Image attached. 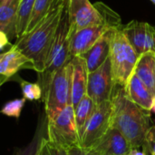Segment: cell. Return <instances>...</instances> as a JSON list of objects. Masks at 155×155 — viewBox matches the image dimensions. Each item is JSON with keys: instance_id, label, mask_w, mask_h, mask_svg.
Listing matches in <instances>:
<instances>
[{"instance_id": "cell-1", "label": "cell", "mask_w": 155, "mask_h": 155, "mask_svg": "<svg viewBox=\"0 0 155 155\" xmlns=\"http://www.w3.org/2000/svg\"><path fill=\"white\" fill-rule=\"evenodd\" d=\"M65 1L54 0L47 15L32 30L18 38L15 45L31 61L33 69L38 74L45 68Z\"/></svg>"}, {"instance_id": "cell-2", "label": "cell", "mask_w": 155, "mask_h": 155, "mask_svg": "<svg viewBox=\"0 0 155 155\" xmlns=\"http://www.w3.org/2000/svg\"><path fill=\"white\" fill-rule=\"evenodd\" d=\"M111 127L119 130L131 144L132 149L143 148L150 128V115L126 94L124 86L114 84L111 96Z\"/></svg>"}, {"instance_id": "cell-3", "label": "cell", "mask_w": 155, "mask_h": 155, "mask_svg": "<svg viewBox=\"0 0 155 155\" xmlns=\"http://www.w3.org/2000/svg\"><path fill=\"white\" fill-rule=\"evenodd\" d=\"M120 26L114 31L109 59L114 84L125 86L134 74L139 56L130 45Z\"/></svg>"}, {"instance_id": "cell-4", "label": "cell", "mask_w": 155, "mask_h": 155, "mask_svg": "<svg viewBox=\"0 0 155 155\" xmlns=\"http://www.w3.org/2000/svg\"><path fill=\"white\" fill-rule=\"evenodd\" d=\"M73 64L70 60L52 77L47 93L44 98L45 113L47 120L57 116L71 103Z\"/></svg>"}, {"instance_id": "cell-5", "label": "cell", "mask_w": 155, "mask_h": 155, "mask_svg": "<svg viewBox=\"0 0 155 155\" xmlns=\"http://www.w3.org/2000/svg\"><path fill=\"white\" fill-rule=\"evenodd\" d=\"M105 15L106 19L104 23L80 29L70 35L69 53L71 58L81 56L86 53L108 30L121 25L119 15L108 6L105 8Z\"/></svg>"}, {"instance_id": "cell-6", "label": "cell", "mask_w": 155, "mask_h": 155, "mask_svg": "<svg viewBox=\"0 0 155 155\" xmlns=\"http://www.w3.org/2000/svg\"><path fill=\"white\" fill-rule=\"evenodd\" d=\"M47 138L67 151L73 147L80 146L74 108L72 104H68L54 119L47 120Z\"/></svg>"}, {"instance_id": "cell-7", "label": "cell", "mask_w": 155, "mask_h": 155, "mask_svg": "<svg viewBox=\"0 0 155 155\" xmlns=\"http://www.w3.org/2000/svg\"><path fill=\"white\" fill-rule=\"evenodd\" d=\"M106 6L103 3L93 5L89 0H67L70 35L80 29L104 23L106 19Z\"/></svg>"}, {"instance_id": "cell-8", "label": "cell", "mask_w": 155, "mask_h": 155, "mask_svg": "<svg viewBox=\"0 0 155 155\" xmlns=\"http://www.w3.org/2000/svg\"><path fill=\"white\" fill-rule=\"evenodd\" d=\"M112 103L105 101L97 104L87 121L81 140L80 146L91 150L111 127Z\"/></svg>"}, {"instance_id": "cell-9", "label": "cell", "mask_w": 155, "mask_h": 155, "mask_svg": "<svg viewBox=\"0 0 155 155\" xmlns=\"http://www.w3.org/2000/svg\"><path fill=\"white\" fill-rule=\"evenodd\" d=\"M114 84L111 62L108 57L99 68L88 73L86 94L97 105L103 102L111 100Z\"/></svg>"}, {"instance_id": "cell-10", "label": "cell", "mask_w": 155, "mask_h": 155, "mask_svg": "<svg viewBox=\"0 0 155 155\" xmlns=\"http://www.w3.org/2000/svg\"><path fill=\"white\" fill-rule=\"evenodd\" d=\"M138 56L147 52L155 53V28L145 22L131 21L120 26Z\"/></svg>"}, {"instance_id": "cell-11", "label": "cell", "mask_w": 155, "mask_h": 155, "mask_svg": "<svg viewBox=\"0 0 155 155\" xmlns=\"http://www.w3.org/2000/svg\"><path fill=\"white\" fill-rule=\"evenodd\" d=\"M92 149L99 155H125L132 147L119 130L110 127Z\"/></svg>"}, {"instance_id": "cell-12", "label": "cell", "mask_w": 155, "mask_h": 155, "mask_svg": "<svg viewBox=\"0 0 155 155\" xmlns=\"http://www.w3.org/2000/svg\"><path fill=\"white\" fill-rule=\"evenodd\" d=\"M114 29L115 28L108 30L86 53L81 55L86 63L88 73L94 72V70L99 68L108 59L111 41Z\"/></svg>"}, {"instance_id": "cell-13", "label": "cell", "mask_w": 155, "mask_h": 155, "mask_svg": "<svg viewBox=\"0 0 155 155\" xmlns=\"http://www.w3.org/2000/svg\"><path fill=\"white\" fill-rule=\"evenodd\" d=\"M73 64L71 103L74 108L86 95L88 70L86 63L82 56H75L71 59Z\"/></svg>"}, {"instance_id": "cell-14", "label": "cell", "mask_w": 155, "mask_h": 155, "mask_svg": "<svg viewBox=\"0 0 155 155\" xmlns=\"http://www.w3.org/2000/svg\"><path fill=\"white\" fill-rule=\"evenodd\" d=\"M124 88L130 100H132L142 109L147 112L152 111L153 96L134 73L128 80Z\"/></svg>"}, {"instance_id": "cell-15", "label": "cell", "mask_w": 155, "mask_h": 155, "mask_svg": "<svg viewBox=\"0 0 155 155\" xmlns=\"http://www.w3.org/2000/svg\"><path fill=\"white\" fill-rule=\"evenodd\" d=\"M25 67L33 68V64L27 57L15 48V45L2 54V58L0 60V75L7 78L16 74L20 69Z\"/></svg>"}, {"instance_id": "cell-16", "label": "cell", "mask_w": 155, "mask_h": 155, "mask_svg": "<svg viewBox=\"0 0 155 155\" xmlns=\"http://www.w3.org/2000/svg\"><path fill=\"white\" fill-rule=\"evenodd\" d=\"M134 73L143 83L155 97V53L147 52L141 54L136 63Z\"/></svg>"}, {"instance_id": "cell-17", "label": "cell", "mask_w": 155, "mask_h": 155, "mask_svg": "<svg viewBox=\"0 0 155 155\" xmlns=\"http://www.w3.org/2000/svg\"><path fill=\"white\" fill-rule=\"evenodd\" d=\"M20 0L0 1V31L5 33L8 39L17 38L16 22L17 9Z\"/></svg>"}, {"instance_id": "cell-18", "label": "cell", "mask_w": 155, "mask_h": 155, "mask_svg": "<svg viewBox=\"0 0 155 155\" xmlns=\"http://www.w3.org/2000/svg\"><path fill=\"white\" fill-rule=\"evenodd\" d=\"M47 136V118L45 113L40 116L36 130L31 142L22 148L15 149L12 155H39L44 139Z\"/></svg>"}, {"instance_id": "cell-19", "label": "cell", "mask_w": 155, "mask_h": 155, "mask_svg": "<svg viewBox=\"0 0 155 155\" xmlns=\"http://www.w3.org/2000/svg\"><path fill=\"white\" fill-rule=\"evenodd\" d=\"M96 104L94 103V101L86 94L74 107V118H75V124L79 134V138L81 140L84 126L91 117Z\"/></svg>"}, {"instance_id": "cell-20", "label": "cell", "mask_w": 155, "mask_h": 155, "mask_svg": "<svg viewBox=\"0 0 155 155\" xmlns=\"http://www.w3.org/2000/svg\"><path fill=\"white\" fill-rule=\"evenodd\" d=\"M35 0H20L17 9L16 34L17 39L25 33Z\"/></svg>"}, {"instance_id": "cell-21", "label": "cell", "mask_w": 155, "mask_h": 155, "mask_svg": "<svg viewBox=\"0 0 155 155\" xmlns=\"http://www.w3.org/2000/svg\"><path fill=\"white\" fill-rule=\"evenodd\" d=\"M53 3H54V0H35L25 33L32 30L47 15Z\"/></svg>"}, {"instance_id": "cell-22", "label": "cell", "mask_w": 155, "mask_h": 155, "mask_svg": "<svg viewBox=\"0 0 155 155\" xmlns=\"http://www.w3.org/2000/svg\"><path fill=\"white\" fill-rule=\"evenodd\" d=\"M20 86L22 89L23 96L25 100L29 101H36L41 100L43 96L41 86L38 83H30L24 80L20 81Z\"/></svg>"}, {"instance_id": "cell-23", "label": "cell", "mask_w": 155, "mask_h": 155, "mask_svg": "<svg viewBox=\"0 0 155 155\" xmlns=\"http://www.w3.org/2000/svg\"><path fill=\"white\" fill-rule=\"evenodd\" d=\"M25 101L26 100L25 98H19L6 102L2 107L0 113L9 117L19 118L21 112L25 106Z\"/></svg>"}, {"instance_id": "cell-24", "label": "cell", "mask_w": 155, "mask_h": 155, "mask_svg": "<svg viewBox=\"0 0 155 155\" xmlns=\"http://www.w3.org/2000/svg\"><path fill=\"white\" fill-rule=\"evenodd\" d=\"M39 155H69L68 151L64 148H62L58 146L57 144L51 142L47 136L44 139L40 151Z\"/></svg>"}, {"instance_id": "cell-25", "label": "cell", "mask_w": 155, "mask_h": 155, "mask_svg": "<svg viewBox=\"0 0 155 155\" xmlns=\"http://www.w3.org/2000/svg\"><path fill=\"white\" fill-rule=\"evenodd\" d=\"M143 150L149 154L155 155V125L151 126L146 134Z\"/></svg>"}, {"instance_id": "cell-26", "label": "cell", "mask_w": 155, "mask_h": 155, "mask_svg": "<svg viewBox=\"0 0 155 155\" xmlns=\"http://www.w3.org/2000/svg\"><path fill=\"white\" fill-rule=\"evenodd\" d=\"M69 155H99L94 150H85L81 146H75L68 150Z\"/></svg>"}, {"instance_id": "cell-27", "label": "cell", "mask_w": 155, "mask_h": 155, "mask_svg": "<svg viewBox=\"0 0 155 155\" xmlns=\"http://www.w3.org/2000/svg\"><path fill=\"white\" fill-rule=\"evenodd\" d=\"M7 45H9L8 37L6 36V35L5 33L0 31V50L4 49Z\"/></svg>"}, {"instance_id": "cell-28", "label": "cell", "mask_w": 155, "mask_h": 155, "mask_svg": "<svg viewBox=\"0 0 155 155\" xmlns=\"http://www.w3.org/2000/svg\"><path fill=\"white\" fill-rule=\"evenodd\" d=\"M125 155H149V153L145 151H139L138 149H132L128 153Z\"/></svg>"}, {"instance_id": "cell-29", "label": "cell", "mask_w": 155, "mask_h": 155, "mask_svg": "<svg viewBox=\"0 0 155 155\" xmlns=\"http://www.w3.org/2000/svg\"><path fill=\"white\" fill-rule=\"evenodd\" d=\"M152 111H153L155 113V97L153 98V108H152Z\"/></svg>"}, {"instance_id": "cell-30", "label": "cell", "mask_w": 155, "mask_h": 155, "mask_svg": "<svg viewBox=\"0 0 155 155\" xmlns=\"http://www.w3.org/2000/svg\"><path fill=\"white\" fill-rule=\"evenodd\" d=\"M1 58H2V54H0V60H1Z\"/></svg>"}, {"instance_id": "cell-31", "label": "cell", "mask_w": 155, "mask_h": 155, "mask_svg": "<svg viewBox=\"0 0 155 155\" xmlns=\"http://www.w3.org/2000/svg\"><path fill=\"white\" fill-rule=\"evenodd\" d=\"M64 1H65V0H64Z\"/></svg>"}]
</instances>
